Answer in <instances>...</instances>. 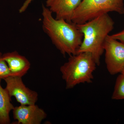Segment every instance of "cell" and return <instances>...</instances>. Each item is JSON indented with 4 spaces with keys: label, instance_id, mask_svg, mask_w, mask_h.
Returning a JSON list of instances; mask_svg holds the SVG:
<instances>
[{
    "label": "cell",
    "instance_id": "cell-2",
    "mask_svg": "<svg viewBox=\"0 0 124 124\" xmlns=\"http://www.w3.org/2000/svg\"><path fill=\"white\" fill-rule=\"evenodd\" d=\"M77 24L83 34L77 54L89 53L97 66H99L101 56L104 52V41L114 29L115 22L108 14H104L84 23Z\"/></svg>",
    "mask_w": 124,
    "mask_h": 124
},
{
    "label": "cell",
    "instance_id": "cell-7",
    "mask_svg": "<svg viewBox=\"0 0 124 124\" xmlns=\"http://www.w3.org/2000/svg\"><path fill=\"white\" fill-rule=\"evenodd\" d=\"M14 119L17 124H40L47 116L42 108L35 104L15 107L13 110Z\"/></svg>",
    "mask_w": 124,
    "mask_h": 124
},
{
    "label": "cell",
    "instance_id": "cell-6",
    "mask_svg": "<svg viewBox=\"0 0 124 124\" xmlns=\"http://www.w3.org/2000/svg\"><path fill=\"white\" fill-rule=\"evenodd\" d=\"M22 78L14 76L6 78L4 79L6 84L5 88L10 97H14L20 105L35 104L38 100V93L27 87Z\"/></svg>",
    "mask_w": 124,
    "mask_h": 124
},
{
    "label": "cell",
    "instance_id": "cell-10",
    "mask_svg": "<svg viewBox=\"0 0 124 124\" xmlns=\"http://www.w3.org/2000/svg\"><path fill=\"white\" fill-rule=\"evenodd\" d=\"M0 78V124H9L10 119L9 114L15 107L11 103V98L5 88L1 85Z\"/></svg>",
    "mask_w": 124,
    "mask_h": 124
},
{
    "label": "cell",
    "instance_id": "cell-13",
    "mask_svg": "<svg viewBox=\"0 0 124 124\" xmlns=\"http://www.w3.org/2000/svg\"><path fill=\"white\" fill-rule=\"evenodd\" d=\"M112 38L124 43V29L117 33L111 35Z\"/></svg>",
    "mask_w": 124,
    "mask_h": 124
},
{
    "label": "cell",
    "instance_id": "cell-15",
    "mask_svg": "<svg viewBox=\"0 0 124 124\" xmlns=\"http://www.w3.org/2000/svg\"><path fill=\"white\" fill-rule=\"evenodd\" d=\"M124 70H123V71H122V72H121V73H124Z\"/></svg>",
    "mask_w": 124,
    "mask_h": 124
},
{
    "label": "cell",
    "instance_id": "cell-14",
    "mask_svg": "<svg viewBox=\"0 0 124 124\" xmlns=\"http://www.w3.org/2000/svg\"><path fill=\"white\" fill-rule=\"evenodd\" d=\"M33 0H26L19 9V13H22L25 11Z\"/></svg>",
    "mask_w": 124,
    "mask_h": 124
},
{
    "label": "cell",
    "instance_id": "cell-8",
    "mask_svg": "<svg viewBox=\"0 0 124 124\" xmlns=\"http://www.w3.org/2000/svg\"><path fill=\"white\" fill-rule=\"evenodd\" d=\"M82 0H46V7L56 15V19L71 22L74 12Z\"/></svg>",
    "mask_w": 124,
    "mask_h": 124
},
{
    "label": "cell",
    "instance_id": "cell-12",
    "mask_svg": "<svg viewBox=\"0 0 124 124\" xmlns=\"http://www.w3.org/2000/svg\"><path fill=\"white\" fill-rule=\"evenodd\" d=\"M2 54L0 52V78L4 79L6 78L11 76V74L7 63L3 58Z\"/></svg>",
    "mask_w": 124,
    "mask_h": 124
},
{
    "label": "cell",
    "instance_id": "cell-4",
    "mask_svg": "<svg viewBox=\"0 0 124 124\" xmlns=\"http://www.w3.org/2000/svg\"><path fill=\"white\" fill-rule=\"evenodd\" d=\"M111 12L124 14V0H82L71 20L76 24H81Z\"/></svg>",
    "mask_w": 124,
    "mask_h": 124
},
{
    "label": "cell",
    "instance_id": "cell-11",
    "mask_svg": "<svg viewBox=\"0 0 124 124\" xmlns=\"http://www.w3.org/2000/svg\"><path fill=\"white\" fill-rule=\"evenodd\" d=\"M120 73L116 80L111 97L113 100L124 99V72Z\"/></svg>",
    "mask_w": 124,
    "mask_h": 124
},
{
    "label": "cell",
    "instance_id": "cell-5",
    "mask_svg": "<svg viewBox=\"0 0 124 124\" xmlns=\"http://www.w3.org/2000/svg\"><path fill=\"white\" fill-rule=\"evenodd\" d=\"M105 61L110 74L121 73L124 69V43L108 35L104 44Z\"/></svg>",
    "mask_w": 124,
    "mask_h": 124
},
{
    "label": "cell",
    "instance_id": "cell-9",
    "mask_svg": "<svg viewBox=\"0 0 124 124\" xmlns=\"http://www.w3.org/2000/svg\"><path fill=\"white\" fill-rule=\"evenodd\" d=\"M2 56L11 72V76L22 77L31 68V63L28 59L17 51L3 54Z\"/></svg>",
    "mask_w": 124,
    "mask_h": 124
},
{
    "label": "cell",
    "instance_id": "cell-1",
    "mask_svg": "<svg viewBox=\"0 0 124 124\" xmlns=\"http://www.w3.org/2000/svg\"><path fill=\"white\" fill-rule=\"evenodd\" d=\"M42 29L63 55L77 54L83 34L77 24L63 19H56L46 6H42Z\"/></svg>",
    "mask_w": 124,
    "mask_h": 124
},
{
    "label": "cell",
    "instance_id": "cell-3",
    "mask_svg": "<svg viewBox=\"0 0 124 124\" xmlns=\"http://www.w3.org/2000/svg\"><path fill=\"white\" fill-rule=\"evenodd\" d=\"M97 66L89 53H79L69 56L67 62L60 68L66 89L73 88L82 83H91L93 79V73Z\"/></svg>",
    "mask_w": 124,
    "mask_h": 124
}]
</instances>
